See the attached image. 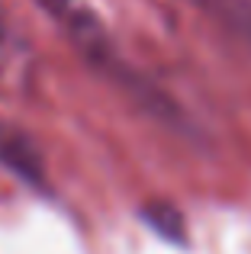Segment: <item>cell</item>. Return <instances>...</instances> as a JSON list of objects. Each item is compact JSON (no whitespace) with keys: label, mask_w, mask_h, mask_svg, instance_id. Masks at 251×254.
<instances>
[{"label":"cell","mask_w":251,"mask_h":254,"mask_svg":"<svg viewBox=\"0 0 251 254\" xmlns=\"http://www.w3.org/2000/svg\"><path fill=\"white\" fill-rule=\"evenodd\" d=\"M142 216H145V222H148V229H155L158 235L171 238V242L184 235V222H181V216H177V209H171V206H148Z\"/></svg>","instance_id":"3957f363"},{"label":"cell","mask_w":251,"mask_h":254,"mask_svg":"<svg viewBox=\"0 0 251 254\" xmlns=\"http://www.w3.org/2000/svg\"><path fill=\"white\" fill-rule=\"evenodd\" d=\"M23 42H19V36L13 32L10 26V16L3 13V6H0V74H10L13 68H19L23 64Z\"/></svg>","instance_id":"7a4b0ae2"},{"label":"cell","mask_w":251,"mask_h":254,"mask_svg":"<svg viewBox=\"0 0 251 254\" xmlns=\"http://www.w3.org/2000/svg\"><path fill=\"white\" fill-rule=\"evenodd\" d=\"M0 164L16 180H23L26 187L45 190V161L39 155L36 142L6 119H0Z\"/></svg>","instance_id":"6da1fadb"}]
</instances>
